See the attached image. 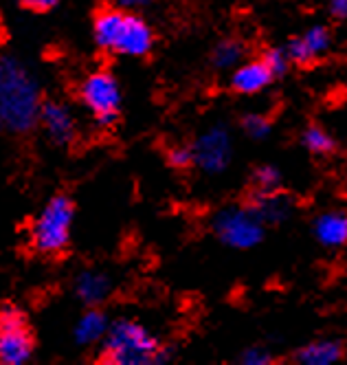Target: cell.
<instances>
[{"label":"cell","instance_id":"cell-16","mask_svg":"<svg viewBox=\"0 0 347 365\" xmlns=\"http://www.w3.org/2000/svg\"><path fill=\"white\" fill-rule=\"evenodd\" d=\"M108 328H110L108 317H105L101 310H97V306H93L77 319L73 336L79 346H95V344L103 341Z\"/></svg>","mask_w":347,"mask_h":365},{"label":"cell","instance_id":"cell-23","mask_svg":"<svg viewBox=\"0 0 347 365\" xmlns=\"http://www.w3.org/2000/svg\"><path fill=\"white\" fill-rule=\"evenodd\" d=\"M167 163L176 170H187L190 165H194V154H192V145H174L167 150Z\"/></svg>","mask_w":347,"mask_h":365},{"label":"cell","instance_id":"cell-4","mask_svg":"<svg viewBox=\"0 0 347 365\" xmlns=\"http://www.w3.org/2000/svg\"><path fill=\"white\" fill-rule=\"evenodd\" d=\"M75 205L68 196H53L31 222V247L40 255H58L71 245Z\"/></svg>","mask_w":347,"mask_h":365},{"label":"cell","instance_id":"cell-14","mask_svg":"<svg viewBox=\"0 0 347 365\" xmlns=\"http://www.w3.org/2000/svg\"><path fill=\"white\" fill-rule=\"evenodd\" d=\"M347 354V348L341 339L334 336H318L312 341L299 346L292 352V363L297 365H334L341 363Z\"/></svg>","mask_w":347,"mask_h":365},{"label":"cell","instance_id":"cell-8","mask_svg":"<svg viewBox=\"0 0 347 365\" xmlns=\"http://www.w3.org/2000/svg\"><path fill=\"white\" fill-rule=\"evenodd\" d=\"M194 165L204 174H222L233 161V137L224 123H213L192 145Z\"/></svg>","mask_w":347,"mask_h":365},{"label":"cell","instance_id":"cell-17","mask_svg":"<svg viewBox=\"0 0 347 365\" xmlns=\"http://www.w3.org/2000/svg\"><path fill=\"white\" fill-rule=\"evenodd\" d=\"M247 58V44L239 38H222L211 51V64L218 71H233Z\"/></svg>","mask_w":347,"mask_h":365},{"label":"cell","instance_id":"cell-10","mask_svg":"<svg viewBox=\"0 0 347 365\" xmlns=\"http://www.w3.org/2000/svg\"><path fill=\"white\" fill-rule=\"evenodd\" d=\"M38 125H42L48 141L56 145H71L77 137V119L62 101H42Z\"/></svg>","mask_w":347,"mask_h":365},{"label":"cell","instance_id":"cell-2","mask_svg":"<svg viewBox=\"0 0 347 365\" xmlns=\"http://www.w3.org/2000/svg\"><path fill=\"white\" fill-rule=\"evenodd\" d=\"M93 38L101 51L121 58H143L154 46V31L135 9H103L95 16Z\"/></svg>","mask_w":347,"mask_h":365},{"label":"cell","instance_id":"cell-18","mask_svg":"<svg viewBox=\"0 0 347 365\" xmlns=\"http://www.w3.org/2000/svg\"><path fill=\"white\" fill-rule=\"evenodd\" d=\"M301 145L314 154V156H332L338 150V141L336 137L330 133L328 128L318 125V123H310L304 128L301 133Z\"/></svg>","mask_w":347,"mask_h":365},{"label":"cell","instance_id":"cell-5","mask_svg":"<svg viewBox=\"0 0 347 365\" xmlns=\"http://www.w3.org/2000/svg\"><path fill=\"white\" fill-rule=\"evenodd\" d=\"M211 231L216 238L235 251H251L259 247L266 238V225L247 205H229L213 216Z\"/></svg>","mask_w":347,"mask_h":365},{"label":"cell","instance_id":"cell-1","mask_svg":"<svg viewBox=\"0 0 347 365\" xmlns=\"http://www.w3.org/2000/svg\"><path fill=\"white\" fill-rule=\"evenodd\" d=\"M42 93L36 75L20 60L0 56V125L16 135H26L38 125Z\"/></svg>","mask_w":347,"mask_h":365},{"label":"cell","instance_id":"cell-24","mask_svg":"<svg viewBox=\"0 0 347 365\" xmlns=\"http://www.w3.org/2000/svg\"><path fill=\"white\" fill-rule=\"evenodd\" d=\"M326 9H328L330 18H334L338 22H347V0H328Z\"/></svg>","mask_w":347,"mask_h":365},{"label":"cell","instance_id":"cell-19","mask_svg":"<svg viewBox=\"0 0 347 365\" xmlns=\"http://www.w3.org/2000/svg\"><path fill=\"white\" fill-rule=\"evenodd\" d=\"M251 182H253V192H273V190H281L284 185V174L277 165L273 163H264L257 165L251 174Z\"/></svg>","mask_w":347,"mask_h":365},{"label":"cell","instance_id":"cell-11","mask_svg":"<svg viewBox=\"0 0 347 365\" xmlns=\"http://www.w3.org/2000/svg\"><path fill=\"white\" fill-rule=\"evenodd\" d=\"M249 207L257 214V218L266 227H279L286 225L297 212V202L284 190L273 192H251Z\"/></svg>","mask_w":347,"mask_h":365},{"label":"cell","instance_id":"cell-12","mask_svg":"<svg viewBox=\"0 0 347 365\" xmlns=\"http://www.w3.org/2000/svg\"><path fill=\"white\" fill-rule=\"evenodd\" d=\"M314 242L326 251H341L347 247V212L326 210L318 212L310 222Z\"/></svg>","mask_w":347,"mask_h":365},{"label":"cell","instance_id":"cell-9","mask_svg":"<svg viewBox=\"0 0 347 365\" xmlns=\"http://www.w3.org/2000/svg\"><path fill=\"white\" fill-rule=\"evenodd\" d=\"M332 46H334L332 29L323 22L310 24L306 31H301L295 38H290L288 44H284L290 62L295 66H310L318 60L328 58Z\"/></svg>","mask_w":347,"mask_h":365},{"label":"cell","instance_id":"cell-25","mask_svg":"<svg viewBox=\"0 0 347 365\" xmlns=\"http://www.w3.org/2000/svg\"><path fill=\"white\" fill-rule=\"evenodd\" d=\"M18 3L31 11H51L53 7H58L60 0H18Z\"/></svg>","mask_w":347,"mask_h":365},{"label":"cell","instance_id":"cell-21","mask_svg":"<svg viewBox=\"0 0 347 365\" xmlns=\"http://www.w3.org/2000/svg\"><path fill=\"white\" fill-rule=\"evenodd\" d=\"M261 60L264 64L269 66V71L275 75V80H279V77H286L292 62L286 53V48L284 46H271V48H266L264 53H261Z\"/></svg>","mask_w":347,"mask_h":365},{"label":"cell","instance_id":"cell-20","mask_svg":"<svg viewBox=\"0 0 347 365\" xmlns=\"http://www.w3.org/2000/svg\"><path fill=\"white\" fill-rule=\"evenodd\" d=\"M239 128H242V133L249 139L264 141V139H269L273 133V121L269 115H264V113H247L242 119H239Z\"/></svg>","mask_w":347,"mask_h":365},{"label":"cell","instance_id":"cell-27","mask_svg":"<svg viewBox=\"0 0 347 365\" xmlns=\"http://www.w3.org/2000/svg\"><path fill=\"white\" fill-rule=\"evenodd\" d=\"M0 130H3V125H0Z\"/></svg>","mask_w":347,"mask_h":365},{"label":"cell","instance_id":"cell-26","mask_svg":"<svg viewBox=\"0 0 347 365\" xmlns=\"http://www.w3.org/2000/svg\"><path fill=\"white\" fill-rule=\"evenodd\" d=\"M117 3H119V7H123V9H141V7L152 5L154 0H117Z\"/></svg>","mask_w":347,"mask_h":365},{"label":"cell","instance_id":"cell-3","mask_svg":"<svg viewBox=\"0 0 347 365\" xmlns=\"http://www.w3.org/2000/svg\"><path fill=\"white\" fill-rule=\"evenodd\" d=\"M174 354L170 348H161L158 339L135 319H119L110 324L103 336L101 359L110 365H150L165 363Z\"/></svg>","mask_w":347,"mask_h":365},{"label":"cell","instance_id":"cell-7","mask_svg":"<svg viewBox=\"0 0 347 365\" xmlns=\"http://www.w3.org/2000/svg\"><path fill=\"white\" fill-rule=\"evenodd\" d=\"M36 341L24 312L14 304H0V363L24 365L33 359Z\"/></svg>","mask_w":347,"mask_h":365},{"label":"cell","instance_id":"cell-15","mask_svg":"<svg viewBox=\"0 0 347 365\" xmlns=\"http://www.w3.org/2000/svg\"><path fill=\"white\" fill-rule=\"evenodd\" d=\"M73 291L77 295V299L86 304L88 308L103 304L113 293V282L110 277L97 271V269H86L75 277V286Z\"/></svg>","mask_w":347,"mask_h":365},{"label":"cell","instance_id":"cell-13","mask_svg":"<svg viewBox=\"0 0 347 365\" xmlns=\"http://www.w3.org/2000/svg\"><path fill=\"white\" fill-rule=\"evenodd\" d=\"M273 82H275V75L269 71V66L264 64L261 58L239 62L231 71V77H229L231 91L237 95H244V97H253V95L264 93Z\"/></svg>","mask_w":347,"mask_h":365},{"label":"cell","instance_id":"cell-6","mask_svg":"<svg viewBox=\"0 0 347 365\" xmlns=\"http://www.w3.org/2000/svg\"><path fill=\"white\" fill-rule=\"evenodd\" d=\"M79 99L99 128H110L119 119L121 86L110 71H93L79 84Z\"/></svg>","mask_w":347,"mask_h":365},{"label":"cell","instance_id":"cell-22","mask_svg":"<svg viewBox=\"0 0 347 365\" xmlns=\"http://www.w3.org/2000/svg\"><path fill=\"white\" fill-rule=\"evenodd\" d=\"M239 363L244 365H271L275 363V354L266 346H251L239 354Z\"/></svg>","mask_w":347,"mask_h":365}]
</instances>
